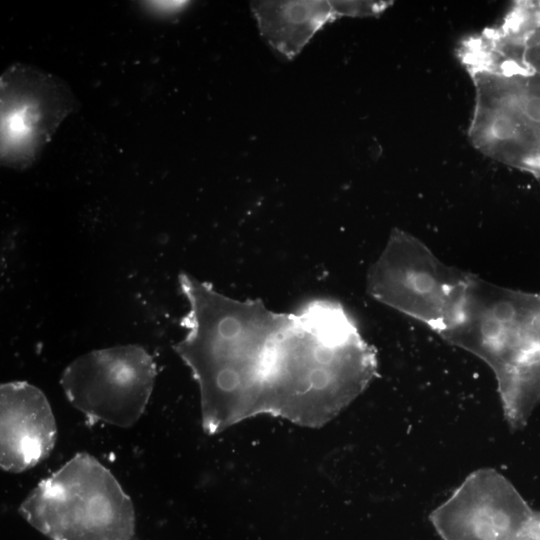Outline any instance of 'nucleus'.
<instances>
[{"instance_id": "nucleus-6", "label": "nucleus", "mask_w": 540, "mask_h": 540, "mask_svg": "<svg viewBox=\"0 0 540 540\" xmlns=\"http://www.w3.org/2000/svg\"><path fill=\"white\" fill-rule=\"evenodd\" d=\"M2 158L26 166L70 107L67 90L53 78L25 67L2 77Z\"/></svg>"}, {"instance_id": "nucleus-10", "label": "nucleus", "mask_w": 540, "mask_h": 540, "mask_svg": "<svg viewBox=\"0 0 540 540\" xmlns=\"http://www.w3.org/2000/svg\"><path fill=\"white\" fill-rule=\"evenodd\" d=\"M499 28L516 43L523 68L540 76V2H518Z\"/></svg>"}, {"instance_id": "nucleus-11", "label": "nucleus", "mask_w": 540, "mask_h": 540, "mask_svg": "<svg viewBox=\"0 0 540 540\" xmlns=\"http://www.w3.org/2000/svg\"><path fill=\"white\" fill-rule=\"evenodd\" d=\"M536 176L540 178V170L537 172Z\"/></svg>"}, {"instance_id": "nucleus-9", "label": "nucleus", "mask_w": 540, "mask_h": 540, "mask_svg": "<svg viewBox=\"0 0 540 540\" xmlns=\"http://www.w3.org/2000/svg\"><path fill=\"white\" fill-rule=\"evenodd\" d=\"M250 6L263 39L288 60L328 22L355 17L354 1H254Z\"/></svg>"}, {"instance_id": "nucleus-1", "label": "nucleus", "mask_w": 540, "mask_h": 540, "mask_svg": "<svg viewBox=\"0 0 540 540\" xmlns=\"http://www.w3.org/2000/svg\"><path fill=\"white\" fill-rule=\"evenodd\" d=\"M179 281L189 310L174 349L198 383L204 429L214 433L255 413L263 358L285 314L226 297L185 273Z\"/></svg>"}, {"instance_id": "nucleus-4", "label": "nucleus", "mask_w": 540, "mask_h": 540, "mask_svg": "<svg viewBox=\"0 0 540 540\" xmlns=\"http://www.w3.org/2000/svg\"><path fill=\"white\" fill-rule=\"evenodd\" d=\"M476 89L469 128L483 154L533 174L540 170V76L471 73Z\"/></svg>"}, {"instance_id": "nucleus-3", "label": "nucleus", "mask_w": 540, "mask_h": 540, "mask_svg": "<svg viewBox=\"0 0 540 540\" xmlns=\"http://www.w3.org/2000/svg\"><path fill=\"white\" fill-rule=\"evenodd\" d=\"M19 512L50 540H131L135 534L130 497L102 463L84 452L43 479Z\"/></svg>"}, {"instance_id": "nucleus-5", "label": "nucleus", "mask_w": 540, "mask_h": 540, "mask_svg": "<svg viewBox=\"0 0 540 540\" xmlns=\"http://www.w3.org/2000/svg\"><path fill=\"white\" fill-rule=\"evenodd\" d=\"M155 378L151 355L127 344L76 358L64 369L60 384L73 407L89 420L125 428L144 413Z\"/></svg>"}, {"instance_id": "nucleus-7", "label": "nucleus", "mask_w": 540, "mask_h": 540, "mask_svg": "<svg viewBox=\"0 0 540 540\" xmlns=\"http://www.w3.org/2000/svg\"><path fill=\"white\" fill-rule=\"evenodd\" d=\"M501 317L511 325L497 359L502 401L508 423L517 429L540 401V297L514 298Z\"/></svg>"}, {"instance_id": "nucleus-8", "label": "nucleus", "mask_w": 540, "mask_h": 540, "mask_svg": "<svg viewBox=\"0 0 540 540\" xmlns=\"http://www.w3.org/2000/svg\"><path fill=\"white\" fill-rule=\"evenodd\" d=\"M56 421L44 393L34 385L14 381L0 388V464L20 473L39 464L53 450Z\"/></svg>"}, {"instance_id": "nucleus-2", "label": "nucleus", "mask_w": 540, "mask_h": 540, "mask_svg": "<svg viewBox=\"0 0 540 540\" xmlns=\"http://www.w3.org/2000/svg\"><path fill=\"white\" fill-rule=\"evenodd\" d=\"M372 358L338 306L313 301L287 314L273 344L263 412L316 422L340 410L363 387Z\"/></svg>"}]
</instances>
